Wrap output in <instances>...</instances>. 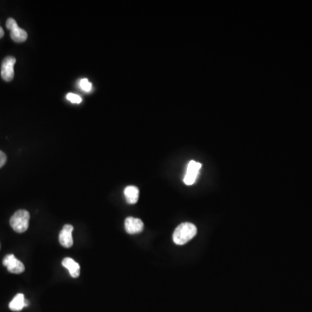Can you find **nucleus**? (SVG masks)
<instances>
[{"label":"nucleus","instance_id":"nucleus-1","mask_svg":"<svg viewBox=\"0 0 312 312\" xmlns=\"http://www.w3.org/2000/svg\"><path fill=\"white\" fill-rule=\"evenodd\" d=\"M197 233V228L192 223H182L178 226L173 234V240L176 245H185L194 238Z\"/></svg>","mask_w":312,"mask_h":312},{"label":"nucleus","instance_id":"nucleus-2","mask_svg":"<svg viewBox=\"0 0 312 312\" xmlns=\"http://www.w3.org/2000/svg\"><path fill=\"white\" fill-rule=\"evenodd\" d=\"M30 214L26 210H19L12 216L10 225L16 233H23L26 232L29 227Z\"/></svg>","mask_w":312,"mask_h":312},{"label":"nucleus","instance_id":"nucleus-3","mask_svg":"<svg viewBox=\"0 0 312 312\" xmlns=\"http://www.w3.org/2000/svg\"><path fill=\"white\" fill-rule=\"evenodd\" d=\"M7 28L11 31V37L16 43H24L27 40V32L19 27L15 19L12 18L7 19Z\"/></svg>","mask_w":312,"mask_h":312},{"label":"nucleus","instance_id":"nucleus-4","mask_svg":"<svg viewBox=\"0 0 312 312\" xmlns=\"http://www.w3.org/2000/svg\"><path fill=\"white\" fill-rule=\"evenodd\" d=\"M3 265L7 267L9 273L13 274H20L25 272L24 264L18 259L13 254H8L4 257Z\"/></svg>","mask_w":312,"mask_h":312},{"label":"nucleus","instance_id":"nucleus-5","mask_svg":"<svg viewBox=\"0 0 312 312\" xmlns=\"http://www.w3.org/2000/svg\"><path fill=\"white\" fill-rule=\"evenodd\" d=\"M16 59L13 57H7L4 59L1 66V77L6 82H11L14 78V65Z\"/></svg>","mask_w":312,"mask_h":312},{"label":"nucleus","instance_id":"nucleus-6","mask_svg":"<svg viewBox=\"0 0 312 312\" xmlns=\"http://www.w3.org/2000/svg\"><path fill=\"white\" fill-rule=\"evenodd\" d=\"M202 165L199 163L191 161L187 165L186 175L184 176V183L187 186H191L195 182L198 175H199V170L201 169Z\"/></svg>","mask_w":312,"mask_h":312},{"label":"nucleus","instance_id":"nucleus-7","mask_svg":"<svg viewBox=\"0 0 312 312\" xmlns=\"http://www.w3.org/2000/svg\"><path fill=\"white\" fill-rule=\"evenodd\" d=\"M73 227L71 225H65L59 234V242L62 246L65 248H70L73 245Z\"/></svg>","mask_w":312,"mask_h":312},{"label":"nucleus","instance_id":"nucleus-8","mask_svg":"<svg viewBox=\"0 0 312 312\" xmlns=\"http://www.w3.org/2000/svg\"><path fill=\"white\" fill-rule=\"evenodd\" d=\"M125 230L129 234H135L142 232L144 228V224L140 219L136 218L128 217L125 220Z\"/></svg>","mask_w":312,"mask_h":312},{"label":"nucleus","instance_id":"nucleus-9","mask_svg":"<svg viewBox=\"0 0 312 312\" xmlns=\"http://www.w3.org/2000/svg\"><path fill=\"white\" fill-rule=\"evenodd\" d=\"M62 265L70 272L71 276L74 279H77L80 275V266L79 264L77 263L75 260L71 257H65L63 260Z\"/></svg>","mask_w":312,"mask_h":312},{"label":"nucleus","instance_id":"nucleus-10","mask_svg":"<svg viewBox=\"0 0 312 312\" xmlns=\"http://www.w3.org/2000/svg\"><path fill=\"white\" fill-rule=\"evenodd\" d=\"M28 305V301L25 299L24 294L19 293L10 303L9 308L13 311H20L24 307Z\"/></svg>","mask_w":312,"mask_h":312},{"label":"nucleus","instance_id":"nucleus-11","mask_svg":"<svg viewBox=\"0 0 312 312\" xmlns=\"http://www.w3.org/2000/svg\"><path fill=\"white\" fill-rule=\"evenodd\" d=\"M124 195L129 204H135L139 199V189L135 186H129L124 189Z\"/></svg>","mask_w":312,"mask_h":312},{"label":"nucleus","instance_id":"nucleus-12","mask_svg":"<svg viewBox=\"0 0 312 312\" xmlns=\"http://www.w3.org/2000/svg\"><path fill=\"white\" fill-rule=\"evenodd\" d=\"M80 88L83 89V91L89 92L92 89V83L89 80L83 78L80 81Z\"/></svg>","mask_w":312,"mask_h":312},{"label":"nucleus","instance_id":"nucleus-13","mask_svg":"<svg viewBox=\"0 0 312 312\" xmlns=\"http://www.w3.org/2000/svg\"><path fill=\"white\" fill-rule=\"evenodd\" d=\"M67 99L72 103H81L82 102V98L80 97L79 95L73 94V93L67 94Z\"/></svg>","mask_w":312,"mask_h":312},{"label":"nucleus","instance_id":"nucleus-14","mask_svg":"<svg viewBox=\"0 0 312 312\" xmlns=\"http://www.w3.org/2000/svg\"><path fill=\"white\" fill-rule=\"evenodd\" d=\"M7 154L4 153L3 151L0 150V169L5 166V164L7 163Z\"/></svg>","mask_w":312,"mask_h":312},{"label":"nucleus","instance_id":"nucleus-15","mask_svg":"<svg viewBox=\"0 0 312 312\" xmlns=\"http://www.w3.org/2000/svg\"><path fill=\"white\" fill-rule=\"evenodd\" d=\"M5 35V31H4L3 28L0 26V38H2Z\"/></svg>","mask_w":312,"mask_h":312}]
</instances>
